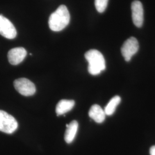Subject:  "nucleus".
<instances>
[{
    "instance_id": "11",
    "label": "nucleus",
    "mask_w": 155,
    "mask_h": 155,
    "mask_svg": "<svg viewBox=\"0 0 155 155\" xmlns=\"http://www.w3.org/2000/svg\"><path fill=\"white\" fill-rule=\"evenodd\" d=\"M75 105V101L73 100H62L60 101L56 107L57 115L64 114L71 110Z\"/></svg>"
},
{
    "instance_id": "3",
    "label": "nucleus",
    "mask_w": 155,
    "mask_h": 155,
    "mask_svg": "<svg viewBox=\"0 0 155 155\" xmlns=\"http://www.w3.org/2000/svg\"><path fill=\"white\" fill-rule=\"evenodd\" d=\"M18 127V123L13 117L5 111L0 110V131L12 134Z\"/></svg>"
},
{
    "instance_id": "7",
    "label": "nucleus",
    "mask_w": 155,
    "mask_h": 155,
    "mask_svg": "<svg viewBox=\"0 0 155 155\" xmlns=\"http://www.w3.org/2000/svg\"><path fill=\"white\" fill-rule=\"evenodd\" d=\"M132 16L134 24L137 27H141L144 22V9L142 3L134 1L131 5Z\"/></svg>"
},
{
    "instance_id": "10",
    "label": "nucleus",
    "mask_w": 155,
    "mask_h": 155,
    "mask_svg": "<svg viewBox=\"0 0 155 155\" xmlns=\"http://www.w3.org/2000/svg\"><path fill=\"white\" fill-rule=\"evenodd\" d=\"M67 129L64 134L65 141L68 144L71 143L75 139L78 129V123L74 120L66 125Z\"/></svg>"
},
{
    "instance_id": "14",
    "label": "nucleus",
    "mask_w": 155,
    "mask_h": 155,
    "mask_svg": "<svg viewBox=\"0 0 155 155\" xmlns=\"http://www.w3.org/2000/svg\"><path fill=\"white\" fill-rule=\"evenodd\" d=\"M150 155H155V145L152 146L150 148Z\"/></svg>"
},
{
    "instance_id": "8",
    "label": "nucleus",
    "mask_w": 155,
    "mask_h": 155,
    "mask_svg": "<svg viewBox=\"0 0 155 155\" xmlns=\"http://www.w3.org/2000/svg\"><path fill=\"white\" fill-rule=\"evenodd\" d=\"M27 54V51L22 47H17L11 49L8 54L9 62L12 65H17L24 61Z\"/></svg>"
},
{
    "instance_id": "2",
    "label": "nucleus",
    "mask_w": 155,
    "mask_h": 155,
    "mask_svg": "<svg viewBox=\"0 0 155 155\" xmlns=\"http://www.w3.org/2000/svg\"><path fill=\"white\" fill-rule=\"evenodd\" d=\"M84 56L89 63L88 71L90 74L97 75L105 70V60L99 51L89 50L85 54Z\"/></svg>"
},
{
    "instance_id": "5",
    "label": "nucleus",
    "mask_w": 155,
    "mask_h": 155,
    "mask_svg": "<svg viewBox=\"0 0 155 155\" xmlns=\"http://www.w3.org/2000/svg\"><path fill=\"white\" fill-rule=\"evenodd\" d=\"M139 48V42L135 38L131 37L127 40L121 47V53L125 60L130 61L132 57L137 52Z\"/></svg>"
},
{
    "instance_id": "1",
    "label": "nucleus",
    "mask_w": 155,
    "mask_h": 155,
    "mask_svg": "<svg viewBox=\"0 0 155 155\" xmlns=\"http://www.w3.org/2000/svg\"><path fill=\"white\" fill-rule=\"evenodd\" d=\"M70 21V15L67 8L64 5H61L51 15L48 24L51 30L54 32H59L66 27Z\"/></svg>"
},
{
    "instance_id": "12",
    "label": "nucleus",
    "mask_w": 155,
    "mask_h": 155,
    "mask_svg": "<svg viewBox=\"0 0 155 155\" xmlns=\"http://www.w3.org/2000/svg\"><path fill=\"white\" fill-rule=\"evenodd\" d=\"M121 102V98L119 96H115L113 97L105 108V113L106 115L111 116L112 115L116 109L117 106L120 104Z\"/></svg>"
},
{
    "instance_id": "13",
    "label": "nucleus",
    "mask_w": 155,
    "mask_h": 155,
    "mask_svg": "<svg viewBox=\"0 0 155 155\" xmlns=\"http://www.w3.org/2000/svg\"><path fill=\"white\" fill-rule=\"evenodd\" d=\"M109 0H95V6L99 13L105 11Z\"/></svg>"
},
{
    "instance_id": "6",
    "label": "nucleus",
    "mask_w": 155,
    "mask_h": 155,
    "mask_svg": "<svg viewBox=\"0 0 155 155\" xmlns=\"http://www.w3.org/2000/svg\"><path fill=\"white\" fill-rule=\"evenodd\" d=\"M0 35L6 39H15L17 31L12 22L7 18L0 15Z\"/></svg>"
},
{
    "instance_id": "9",
    "label": "nucleus",
    "mask_w": 155,
    "mask_h": 155,
    "mask_svg": "<svg viewBox=\"0 0 155 155\" xmlns=\"http://www.w3.org/2000/svg\"><path fill=\"white\" fill-rule=\"evenodd\" d=\"M89 117L97 123H102L105 119L106 114L100 106L94 105L92 106L89 112Z\"/></svg>"
},
{
    "instance_id": "4",
    "label": "nucleus",
    "mask_w": 155,
    "mask_h": 155,
    "mask_svg": "<svg viewBox=\"0 0 155 155\" xmlns=\"http://www.w3.org/2000/svg\"><path fill=\"white\" fill-rule=\"evenodd\" d=\"M14 86L17 91L24 96H31L36 93V87L27 78H19L14 81Z\"/></svg>"
}]
</instances>
